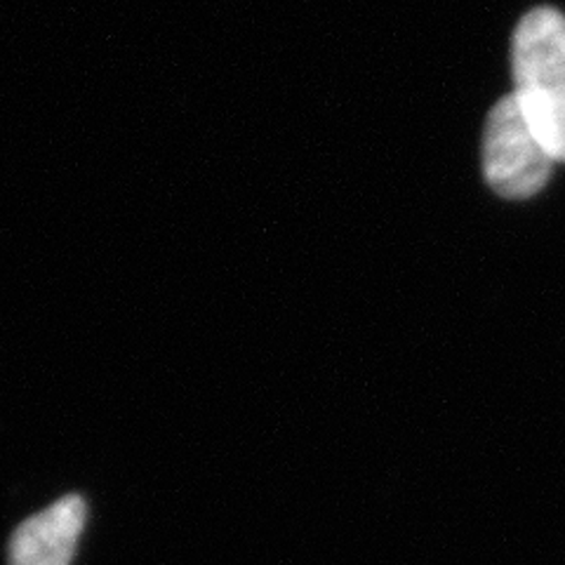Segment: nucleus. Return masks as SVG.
<instances>
[{
    "label": "nucleus",
    "instance_id": "obj_1",
    "mask_svg": "<svg viewBox=\"0 0 565 565\" xmlns=\"http://www.w3.org/2000/svg\"><path fill=\"white\" fill-rule=\"evenodd\" d=\"M514 99L556 163H565V17L527 12L514 33Z\"/></svg>",
    "mask_w": 565,
    "mask_h": 565
},
{
    "label": "nucleus",
    "instance_id": "obj_2",
    "mask_svg": "<svg viewBox=\"0 0 565 565\" xmlns=\"http://www.w3.org/2000/svg\"><path fill=\"white\" fill-rule=\"evenodd\" d=\"M552 153L527 126L514 95L494 104L483 132V170L488 184L509 201H523L550 182Z\"/></svg>",
    "mask_w": 565,
    "mask_h": 565
},
{
    "label": "nucleus",
    "instance_id": "obj_3",
    "mask_svg": "<svg viewBox=\"0 0 565 565\" xmlns=\"http://www.w3.org/2000/svg\"><path fill=\"white\" fill-rule=\"evenodd\" d=\"M85 521V500L81 494H66L14 530L10 565H71Z\"/></svg>",
    "mask_w": 565,
    "mask_h": 565
}]
</instances>
